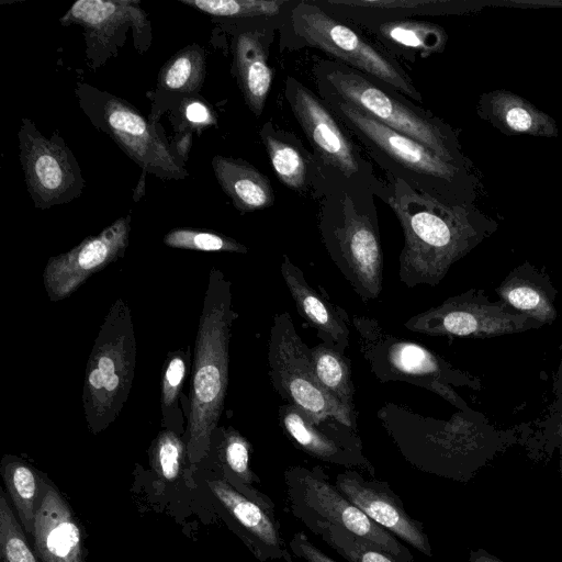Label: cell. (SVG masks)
I'll list each match as a JSON object with an SVG mask.
<instances>
[{
    "mask_svg": "<svg viewBox=\"0 0 562 562\" xmlns=\"http://www.w3.org/2000/svg\"><path fill=\"white\" fill-rule=\"evenodd\" d=\"M205 75L204 52L196 44L176 53L161 68L160 86L169 91L198 93Z\"/></svg>",
    "mask_w": 562,
    "mask_h": 562,
    "instance_id": "obj_34",
    "label": "cell"
},
{
    "mask_svg": "<svg viewBox=\"0 0 562 562\" xmlns=\"http://www.w3.org/2000/svg\"><path fill=\"white\" fill-rule=\"evenodd\" d=\"M561 438H562V423H561ZM561 471H562V440H561Z\"/></svg>",
    "mask_w": 562,
    "mask_h": 562,
    "instance_id": "obj_42",
    "label": "cell"
},
{
    "mask_svg": "<svg viewBox=\"0 0 562 562\" xmlns=\"http://www.w3.org/2000/svg\"><path fill=\"white\" fill-rule=\"evenodd\" d=\"M0 561L38 562L3 490L0 491Z\"/></svg>",
    "mask_w": 562,
    "mask_h": 562,
    "instance_id": "obj_35",
    "label": "cell"
},
{
    "mask_svg": "<svg viewBox=\"0 0 562 562\" xmlns=\"http://www.w3.org/2000/svg\"><path fill=\"white\" fill-rule=\"evenodd\" d=\"M270 32L248 30L234 42V72L245 102L256 116L263 111L272 82L267 45Z\"/></svg>",
    "mask_w": 562,
    "mask_h": 562,
    "instance_id": "obj_25",
    "label": "cell"
},
{
    "mask_svg": "<svg viewBox=\"0 0 562 562\" xmlns=\"http://www.w3.org/2000/svg\"><path fill=\"white\" fill-rule=\"evenodd\" d=\"M300 0H180L183 4L221 18H247L271 21L283 26Z\"/></svg>",
    "mask_w": 562,
    "mask_h": 562,
    "instance_id": "obj_33",
    "label": "cell"
},
{
    "mask_svg": "<svg viewBox=\"0 0 562 562\" xmlns=\"http://www.w3.org/2000/svg\"><path fill=\"white\" fill-rule=\"evenodd\" d=\"M310 348L288 312L276 313L270 328L267 362L274 391L315 423L336 419L357 431V415L331 397L315 375Z\"/></svg>",
    "mask_w": 562,
    "mask_h": 562,
    "instance_id": "obj_11",
    "label": "cell"
},
{
    "mask_svg": "<svg viewBox=\"0 0 562 562\" xmlns=\"http://www.w3.org/2000/svg\"><path fill=\"white\" fill-rule=\"evenodd\" d=\"M135 364L132 312L117 297L99 328L85 371L82 406L91 434H100L119 417L133 385Z\"/></svg>",
    "mask_w": 562,
    "mask_h": 562,
    "instance_id": "obj_7",
    "label": "cell"
},
{
    "mask_svg": "<svg viewBox=\"0 0 562 562\" xmlns=\"http://www.w3.org/2000/svg\"><path fill=\"white\" fill-rule=\"evenodd\" d=\"M186 120L194 126L215 124L216 120L211 109L200 100L189 101L183 109Z\"/></svg>",
    "mask_w": 562,
    "mask_h": 562,
    "instance_id": "obj_40",
    "label": "cell"
},
{
    "mask_svg": "<svg viewBox=\"0 0 562 562\" xmlns=\"http://www.w3.org/2000/svg\"><path fill=\"white\" fill-rule=\"evenodd\" d=\"M350 323L358 336L359 352L380 382L409 383L438 394L459 411L469 409L454 387L476 389V378L427 347L394 336L374 318L353 315Z\"/></svg>",
    "mask_w": 562,
    "mask_h": 562,
    "instance_id": "obj_9",
    "label": "cell"
},
{
    "mask_svg": "<svg viewBox=\"0 0 562 562\" xmlns=\"http://www.w3.org/2000/svg\"><path fill=\"white\" fill-rule=\"evenodd\" d=\"M186 456L187 442H183L181 436L172 430H161L153 442L154 468L167 481L177 479Z\"/></svg>",
    "mask_w": 562,
    "mask_h": 562,
    "instance_id": "obj_38",
    "label": "cell"
},
{
    "mask_svg": "<svg viewBox=\"0 0 562 562\" xmlns=\"http://www.w3.org/2000/svg\"><path fill=\"white\" fill-rule=\"evenodd\" d=\"M190 363V348H181L167 356L161 371V425L165 429L172 430L179 436L187 432V429L183 428V424L188 418L184 416L186 414L180 408L179 403L181 402L183 404V400H180V397Z\"/></svg>",
    "mask_w": 562,
    "mask_h": 562,
    "instance_id": "obj_32",
    "label": "cell"
},
{
    "mask_svg": "<svg viewBox=\"0 0 562 562\" xmlns=\"http://www.w3.org/2000/svg\"><path fill=\"white\" fill-rule=\"evenodd\" d=\"M238 314L232 283L212 268L194 342L187 422V457L191 465L204 459L224 409L228 386L229 341Z\"/></svg>",
    "mask_w": 562,
    "mask_h": 562,
    "instance_id": "obj_2",
    "label": "cell"
},
{
    "mask_svg": "<svg viewBox=\"0 0 562 562\" xmlns=\"http://www.w3.org/2000/svg\"><path fill=\"white\" fill-rule=\"evenodd\" d=\"M215 431L220 437L222 477L247 498L276 514L273 501L256 486L260 480L250 467L251 443L233 427H217Z\"/></svg>",
    "mask_w": 562,
    "mask_h": 562,
    "instance_id": "obj_29",
    "label": "cell"
},
{
    "mask_svg": "<svg viewBox=\"0 0 562 562\" xmlns=\"http://www.w3.org/2000/svg\"><path fill=\"white\" fill-rule=\"evenodd\" d=\"M209 487L227 524L258 560L294 562L276 514L247 498L222 476L210 481Z\"/></svg>",
    "mask_w": 562,
    "mask_h": 562,
    "instance_id": "obj_20",
    "label": "cell"
},
{
    "mask_svg": "<svg viewBox=\"0 0 562 562\" xmlns=\"http://www.w3.org/2000/svg\"><path fill=\"white\" fill-rule=\"evenodd\" d=\"M77 94L92 124L144 171L165 180L188 176L183 162L133 105L87 85H79Z\"/></svg>",
    "mask_w": 562,
    "mask_h": 562,
    "instance_id": "obj_12",
    "label": "cell"
},
{
    "mask_svg": "<svg viewBox=\"0 0 562 562\" xmlns=\"http://www.w3.org/2000/svg\"><path fill=\"white\" fill-rule=\"evenodd\" d=\"M18 137L26 189L37 209L69 203L81 194L79 164L57 132L46 138L31 120L22 119Z\"/></svg>",
    "mask_w": 562,
    "mask_h": 562,
    "instance_id": "obj_15",
    "label": "cell"
},
{
    "mask_svg": "<svg viewBox=\"0 0 562 562\" xmlns=\"http://www.w3.org/2000/svg\"><path fill=\"white\" fill-rule=\"evenodd\" d=\"M212 167L220 187L239 212L260 211L274 203L271 181L249 162L216 155Z\"/></svg>",
    "mask_w": 562,
    "mask_h": 562,
    "instance_id": "obj_28",
    "label": "cell"
},
{
    "mask_svg": "<svg viewBox=\"0 0 562 562\" xmlns=\"http://www.w3.org/2000/svg\"><path fill=\"white\" fill-rule=\"evenodd\" d=\"M542 325L475 290L451 296L404 323L409 331L437 337L492 338Z\"/></svg>",
    "mask_w": 562,
    "mask_h": 562,
    "instance_id": "obj_14",
    "label": "cell"
},
{
    "mask_svg": "<svg viewBox=\"0 0 562 562\" xmlns=\"http://www.w3.org/2000/svg\"><path fill=\"white\" fill-rule=\"evenodd\" d=\"M289 548L296 558L305 562H338L312 543L302 531L292 536Z\"/></svg>",
    "mask_w": 562,
    "mask_h": 562,
    "instance_id": "obj_39",
    "label": "cell"
},
{
    "mask_svg": "<svg viewBox=\"0 0 562 562\" xmlns=\"http://www.w3.org/2000/svg\"><path fill=\"white\" fill-rule=\"evenodd\" d=\"M469 562H504L484 549L471 550Z\"/></svg>",
    "mask_w": 562,
    "mask_h": 562,
    "instance_id": "obj_41",
    "label": "cell"
},
{
    "mask_svg": "<svg viewBox=\"0 0 562 562\" xmlns=\"http://www.w3.org/2000/svg\"><path fill=\"white\" fill-rule=\"evenodd\" d=\"M312 74L317 88L333 92L384 125L423 144L442 159L472 169L456 131L386 83L334 59L318 60Z\"/></svg>",
    "mask_w": 562,
    "mask_h": 562,
    "instance_id": "obj_6",
    "label": "cell"
},
{
    "mask_svg": "<svg viewBox=\"0 0 562 562\" xmlns=\"http://www.w3.org/2000/svg\"><path fill=\"white\" fill-rule=\"evenodd\" d=\"M476 110L481 119L506 135L555 137L559 134L553 117L505 89L483 93Z\"/></svg>",
    "mask_w": 562,
    "mask_h": 562,
    "instance_id": "obj_24",
    "label": "cell"
},
{
    "mask_svg": "<svg viewBox=\"0 0 562 562\" xmlns=\"http://www.w3.org/2000/svg\"><path fill=\"white\" fill-rule=\"evenodd\" d=\"M164 244L171 248L198 251H225L246 254L248 248L237 240L214 232L178 227L164 236Z\"/></svg>",
    "mask_w": 562,
    "mask_h": 562,
    "instance_id": "obj_37",
    "label": "cell"
},
{
    "mask_svg": "<svg viewBox=\"0 0 562 562\" xmlns=\"http://www.w3.org/2000/svg\"><path fill=\"white\" fill-rule=\"evenodd\" d=\"M64 25L78 24L85 30L87 55L94 60L106 59L115 52L119 35L122 37L128 27L135 32L138 50H145L143 40L150 37L149 22L138 1L79 0L60 19ZM95 60V64H97Z\"/></svg>",
    "mask_w": 562,
    "mask_h": 562,
    "instance_id": "obj_19",
    "label": "cell"
},
{
    "mask_svg": "<svg viewBox=\"0 0 562 562\" xmlns=\"http://www.w3.org/2000/svg\"><path fill=\"white\" fill-rule=\"evenodd\" d=\"M291 514L311 532L340 527L366 539L400 562H414L411 550L353 505L319 467L292 465L283 473Z\"/></svg>",
    "mask_w": 562,
    "mask_h": 562,
    "instance_id": "obj_10",
    "label": "cell"
},
{
    "mask_svg": "<svg viewBox=\"0 0 562 562\" xmlns=\"http://www.w3.org/2000/svg\"><path fill=\"white\" fill-rule=\"evenodd\" d=\"M319 201L318 231L328 256L364 303L378 299L384 257L372 187L339 181Z\"/></svg>",
    "mask_w": 562,
    "mask_h": 562,
    "instance_id": "obj_5",
    "label": "cell"
},
{
    "mask_svg": "<svg viewBox=\"0 0 562 562\" xmlns=\"http://www.w3.org/2000/svg\"><path fill=\"white\" fill-rule=\"evenodd\" d=\"M8 495L24 531L32 536L41 494L42 475L22 459L5 454L0 467Z\"/></svg>",
    "mask_w": 562,
    "mask_h": 562,
    "instance_id": "obj_30",
    "label": "cell"
},
{
    "mask_svg": "<svg viewBox=\"0 0 562 562\" xmlns=\"http://www.w3.org/2000/svg\"><path fill=\"white\" fill-rule=\"evenodd\" d=\"M284 435L300 450L319 461L375 474L374 465L363 452L358 432L336 419L313 423L308 416L291 404L278 409Z\"/></svg>",
    "mask_w": 562,
    "mask_h": 562,
    "instance_id": "obj_17",
    "label": "cell"
},
{
    "mask_svg": "<svg viewBox=\"0 0 562 562\" xmlns=\"http://www.w3.org/2000/svg\"><path fill=\"white\" fill-rule=\"evenodd\" d=\"M372 191L393 210L403 229L398 278L408 288L438 285L454 262L497 228L474 205L439 200L387 173L375 177Z\"/></svg>",
    "mask_w": 562,
    "mask_h": 562,
    "instance_id": "obj_1",
    "label": "cell"
},
{
    "mask_svg": "<svg viewBox=\"0 0 562 562\" xmlns=\"http://www.w3.org/2000/svg\"><path fill=\"white\" fill-rule=\"evenodd\" d=\"M284 99L329 177L372 187L376 176L371 164L327 103L293 77L285 80Z\"/></svg>",
    "mask_w": 562,
    "mask_h": 562,
    "instance_id": "obj_13",
    "label": "cell"
},
{
    "mask_svg": "<svg viewBox=\"0 0 562 562\" xmlns=\"http://www.w3.org/2000/svg\"><path fill=\"white\" fill-rule=\"evenodd\" d=\"M376 416L401 456L424 473L467 482L493 453L487 425L470 408L441 420L386 403Z\"/></svg>",
    "mask_w": 562,
    "mask_h": 562,
    "instance_id": "obj_3",
    "label": "cell"
},
{
    "mask_svg": "<svg viewBox=\"0 0 562 562\" xmlns=\"http://www.w3.org/2000/svg\"><path fill=\"white\" fill-rule=\"evenodd\" d=\"M317 89L348 133L364 146L385 173L439 200L474 205L477 181L471 168L442 159L423 144L384 125L333 92Z\"/></svg>",
    "mask_w": 562,
    "mask_h": 562,
    "instance_id": "obj_4",
    "label": "cell"
},
{
    "mask_svg": "<svg viewBox=\"0 0 562 562\" xmlns=\"http://www.w3.org/2000/svg\"><path fill=\"white\" fill-rule=\"evenodd\" d=\"M32 537L41 562H85L80 525L64 496L43 475Z\"/></svg>",
    "mask_w": 562,
    "mask_h": 562,
    "instance_id": "obj_21",
    "label": "cell"
},
{
    "mask_svg": "<svg viewBox=\"0 0 562 562\" xmlns=\"http://www.w3.org/2000/svg\"><path fill=\"white\" fill-rule=\"evenodd\" d=\"M130 214L117 218L100 234L85 238L67 252L50 257L43 283L52 302L70 296L92 274L124 256L131 233Z\"/></svg>",
    "mask_w": 562,
    "mask_h": 562,
    "instance_id": "obj_16",
    "label": "cell"
},
{
    "mask_svg": "<svg viewBox=\"0 0 562 562\" xmlns=\"http://www.w3.org/2000/svg\"><path fill=\"white\" fill-rule=\"evenodd\" d=\"M382 43L390 54L415 61L441 53L448 35L438 24L412 19L361 24Z\"/></svg>",
    "mask_w": 562,
    "mask_h": 562,
    "instance_id": "obj_27",
    "label": "cell"
},
{
    "mask_svg": "<svg viewBox=\"0 0 562 562\" xmlns=\"http://www.w3.org/2000/svg\"><path fill=\"white\" fill-rule=\"evenodd\" d=\"M501 302L541 325L557 317L555 290L549 278L530 263L515 268L496 289Z\"/></svg>",
    "mask_w": 562,
    "mask_h": 562,
    "instance_id": "obj_26",
    "label": "cell"
},
{
    "mask_svg": "<svg viewBox=\"0 0 562 562\" xmlns=\"http://www.w3.org/2000/svg\"><path fill=\"white\" fill-rule=\"evenodd\" d=\"M310 355L315 375L322 387L357 415L350 360L346 355L323 341L310 348Z\"/></svg>",
    "mask_w": 562,
    "mask_h": 562,
    "instance_id": "obj_31",
    "label": "cell"
},
{
    "mask_svg": "<svg viewBox=\"0 0 562 562\" xmlns=\"http://www.w3.org/2000/svg\"><path fill=\"white\" fill-rule=\"evenodd\" d=\"M281 44L313 47L418 102L422 93L396 58L313 0H300L281 27Z\"/></svg>",
    "mask_w": 562,
    "mask_h": 562,
    "instance_id": "obj_8",
    "label": "cell"
},
{
    "mask_svg": "<svg viewBox=\"0 0 562 562\" xmlns=\"http://www.w3.org/2000/svg\"><path fill=\"white\" fill-rule=\"evenodd\" d=\"M347 562H400L372 542L340 527H328L317 535Z\"/></svg>",
    "mask_w": 562,
    "mask_h": 562,
    "instance_id": "obj_36",
    "label": "cell"
},
{
    "mask_svg": "<svg viewBox=\"0 0 562 562\" xmlns=\"http://www.w3.org/2000/svg\"><path fill=\"white\" fill-rule=\"evenodd\" d=\"M280 272L300 316L316 330L321 341L345 355L350 336L348 313L331 302L326 293L315 290L285 254Z\"/></svg>",
    "mask_w": 562,
    "mask_h": 562,
    "instance_id": "obj_23",
    "label": "cell"
},
{
    "mask_svg": "<svg viewBox=\"0 0 562 562\" xmlns=\"http://www.w3.org/2000/svg\"><path fill=\"white\" fill-rule=\"evenodd\" d=\"M336 487L362 513L383 529L431 558L432 549L424 524L413 518L387 482L368 480L347 469L335 477Z\"/></svg>",
    "mask_w": 562,
    "mask_h": 562,
    "instance_id": "obj_18",
    "label": "cell"
},
{
    "mask_svg": "<svg viewBox=\"0 0 562 562\" xmlns=\"http://www.w3.org/2000/svg\"><path fill=\"white\" fill-rule=\"evenodd\" d=\"M259 135L274 173L292 191L321 199L339 182L329 177L315 155L293 133L266 122Z\"/></svg>",
    "mask_w": 562,
    "mask_h": 562,
    "instance_id": "obj_22",
    "label": "cell"
}]
</instances>
